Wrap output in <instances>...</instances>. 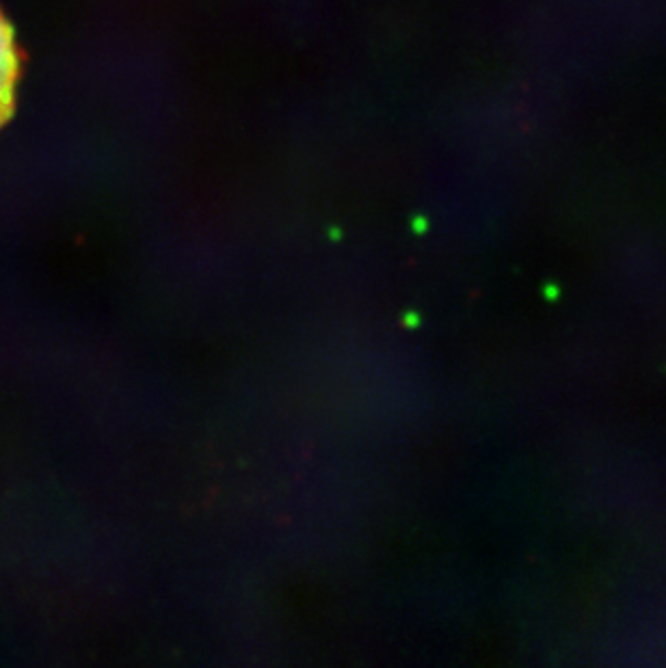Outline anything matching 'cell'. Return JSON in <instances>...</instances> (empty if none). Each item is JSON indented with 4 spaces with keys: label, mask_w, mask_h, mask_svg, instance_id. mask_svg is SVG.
I'll return each mask as SVG.
<instances>
[{
    "label": "cell",
    "mask_w": 666,
    "mask_h": 668,
    "mask_svg": "<svg viewBox=\"0 0 666 668\" xmlns=\"http://www.w3.org/2000/svg\"><path fill=\"white\" fill-rule=\"evenodd\" d=\"M20 74V59L13 41V31L9 22L0 13V126H3L13 113L15 102V84Z\"/></svg>",
    "instance_id": "6da1fadb"
}]
</instances>
